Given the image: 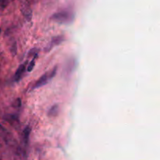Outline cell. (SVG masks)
<instances>
[{"instance_id":"cell-1","label":"cell","mask_w":160,"mask_h":160,"mask_svg":"<svg viewBox=\"0 0 160 160\" xmlns=\"http://www.w3.org/2000/svg\"><path fill=\"white\" fill-rule=\"evenodd\" d=\"M52 19L54 21L57 22L59 23H64V24H68L71 23L74 19V15L72 12L70 11H60V12H56L52 16Z\"/></svg>"},{"instance_id":"cell-2","label":"cell","mask_w":160,"mask_h":160,"mask_svg":"<svg viewBox=\"0 0 160 160\" xmlns=\"http://www.w3.org/2000/svg\"><path fill=\"white\" fill-rule=\"evenodd\" d=\"M56 67H54L52 70H49L48 72H46L45 73H44L37 81H36L35 84L33 86V88H39L43 87L44 85L48 84L55 76H56Z\"/></svg>"},{"instance_id":"cell-3","label":"cell","mask_w":160,"mask_h":160,"mask_svg":"<svg viewBox=\"0 0 160 160\" xmlns=\"http://www.w3.org/2000/svg\"><path fill=\"white\" fill-rule=\"evenodd\" d=\"M20 10H21L22 14L27 19V20L31 21V18H32V10H31L30 5L28 4V2L24 1V0L21 2V3H20Z\"/></svg>"},{"instance_id":"cell-4","label":"cell","mask_w":160,"mask_h":160,"mask_svg":"<svg viewBox=\"0 0 160 160\" xmlns=\"http://www.w3.org/2000/svg\"><path fill=\"white\" fill-rule=\"evenodd\" d=\"M63 41H64V36L63 35L55 36V37H53L52 38L50 43L48 44V46L46 47V48H45V51L46 52L50 51V50L52 49L54 47L57 46V45H59V44L62 43Z\"/></svg>"},{"instance_id":"cell-5","label":"cell","mask_w":160,"mask_h":160,"mask_svg":"<svg viewBox=\"0 0 160 160\" xmlns=\"http://www.w3.org/2000/svg\"><path fill=\"white\" fill-rule=\"evenodd\" d=\"M25 70V64H21L20 67L17 68V71H16L15 75H14V81H19L21 79L22 76H23V73Z\"/></svg>"},{"instance_id":"cell-6","label":"cell","mask_w":160,"mask_h":160,"mask_svg":"<svg viewBox=\"0 0 160 160\" xmlns=\"http://www.w3.org/2000/svg\"><path fill=\"white\" fill-rule=\"evenodd\" d=\"M58 113H59V106L57 105L52 106L48 112V115L49 117H56Z\"/></svg>"},{"instance_id":"cell-7","label":"cell","mask_w":160,"mask_h":160,"mask_svg":"<svg viewBox=\"0 0 160 160\" xmlns=\"http://www.w3.org/2000/svg\"><path fill=\"white\" fill-rule=\"evenodd\" d=\"M30 133H31V128L29 127H27L23 131V139L25 140V142H28V138H29V135Z\"/></svg>"},{"instance_id":"cell-8","label":"cell","mask_w":160,"mask_h":160,"mask_svg":"<svg viewBox=\"0 0 160 160\" xmlns=\"http://www.w3.org/2000/svg\"><path fill=\"white\" fill-rule=\"evenodd\" d=\"M34 65H35V57H34V59H33L32 60L29 62L28 67H27V70H28V72L32 71L33 69H34Z\"/></svg>"}]
</instances>
